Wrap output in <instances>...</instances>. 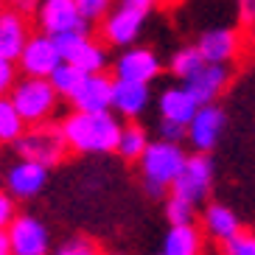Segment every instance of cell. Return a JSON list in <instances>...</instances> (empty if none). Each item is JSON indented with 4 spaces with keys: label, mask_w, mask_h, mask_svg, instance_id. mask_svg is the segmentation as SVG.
<instances>
[{
    "label": "cell",
    "mask_w": 255,
    "mask_h": 255,
    "mask_svg": "<svg viewBox=\"0 0 255 255\" xmlns=\"http://www.w3.org/2000/svg\"><path fill=\"white\" fill-rule=\"evenodd\" d=\"M31 37V23L20 8H3L0 11V56L17 62L20 51Z\"/></svg>",
    "instance_id": "cell-15"
},
{
    "label": "cell",
    "mask_w": 255,
    "mask_h": 255,
    "mask_svg": "<svg viewBox=\"0 0 255 255\" xmlns=\"http://www.w3.org/2000/svg\"><path fill=\"white\" fill-rule=\"evenodd\" d=\"M222 244H225L222 255H255V236L253 233L239 230L236 236H230V239L222 241Z\"/></svg>",
    "instance_id": "cell-27"
},
{
    "label": "cell",
    "mask_w": 255,
    "mask_h": 255,
    "mask_svg": "<svg viewBox=\"0 0 255 255\" xmlns=\"http://www.w3.org/2000/svg\"><path fill=\"white\" fill-rule=\"evenodd\" d=\"M17 154L25 160H37L42 165H56L65 151H68V143L62 137L59 127H51V124H37V127H25V132L14 140Z\"/></svg>",
    "instance_id": "cell-5"
},
{
    "label": "cell",
    "mask_w": 255,
    "mask_h": 255,
    "mask_svg": "<svg viewBox=\"0 0 255 255\" xmlns=\"http://www.w3.org/2000/svg\"><path fill=\"white\" fill-rule=\"evenodd\" d=\"M165 219H168V225H194L196 205L168 194V199H165Z\"/></svg>",
    "instance_id": "cell-26"
},
{
    "label": "cell",
    "mask_w": 255,
    "mask_h": 255,
    "mask_svg": "<svg viewBox=\"0 0 255 255\" xmlns=\"http://www.w3.org/2000/svg\"><path fill=\"white\" fill-rule=\"evenodd\" d=\"M48 182V165L37 163V160L20 157L17 163L8 165L6 171V191L14 199H31L37 196Z\"/></svg>",
    "instance_id": "cell-13"
},
{
    "label": "cell",
    "mask_w": 255,
    "mask_h": 255,
    "mask_svg": "<svg viewBox=\"0 0 255 255\" xmlns=\"http://www.w3.org/2000/svg\"><path fill=\"white\" fill-rule=\"evenodd\" d=\"M59 65H62V51L56 45V39L51 34H42V31L31 34L25 48L17 56V70L23 76H42V79H48Z\"/></svg>",
    "instance_id": "cell-7"
},
{
    "label": "cell",
    "mask_w": 255,
    "mask_h": 255,
    "mask_svg": "<svg viewBox=\"0 0 255 255\" xmlns=\"http://www.w3.org/2000/svg\"><path fill=\"white\" fill-rule=\"evenodd\" d=\"M239 3V17L247 28H255V0H236Z\"/></svg>",
    "instance_id": "cell-33"
},
{
    "label": "cell",
    "mask_w": 255,
    "mask_h": 255,
    "mask_svg": "<svg viewBox=\"0 0 255 255\" xmlns=\"http://www.w3.org/2000/svg\"><path fill=\"white\" fill-rule=\"evenodd\" d=\"M53 255H101V250H98V244L96 241H90V239H70V241H65L59 250Z\"/></svg>",
    "instance_id": "cell-29"
},
{
    "label": "cell",
    "mask_w": 255,
    "mask_h": 255,
    "mask_svg": "<svg viewBox=\"0 0 255 255\" xmlns=\"http://www.w3.org/2000/svg\"><path fill=\"white\" fill-rule=\"evenodd\" d=\"M163 70V62L151 48L143 45H129L124 48L118 59H115V76L118 79H129V82H143L151 84Z\"/></svg>",
    "instance_id": "cell-11"
},
{
    "label": "cell",
    "mask_w": 255,
    "mask_h": 255,
    "mask_svg": "<svg viewBox=\"0 0 255 255\" xmlns=\"http://www.w3.org/2000/svg\"><path fill=\"white\" fill-rule=\"evenodd\" d=\"M222 132H225V113L210 101V104H199L194 118L188 121V137L185 140L194 146V151H205V154H208V151L219 143Z\"/></svg>",
    "instance_id": "cell-12"
},
{
    "label": "cell",
    "mask_w": 255,
    "mask_h": 255,
    "mask_svg": "<svg viewBox=\"0 0 255 255\" xmlns=\"http://www.w3.org/2000/svg\"><path fill=\"white\" fill-rule=\"evenodd\" d=\"M25 124L23 115L17 113V107L11 104L8 96H0V143H14L17 137L25 132Z\"/></svg>",
    "instance_id": "cell-24"
},
{
    "label": "cell",
    "mask_w": 255,
    "mask_h": 255,
    "mask_svg": "<svg viewBox=\"0 0 255 255\" xmlns=\"http://www.w3.org/2000/svg\"><path fill=\"white\" fill-rule=\"evenodd\" d=\"M151 101L149 84L129 82V79H115L113 87V113L124 121H137Z\"/></svg>",
    "instance_id": "cell-17"
},
{
    "label": "cell",
    "mask_w": 255,
    "mask_h": 255,
    "mask_svg": "<svg viewBox=\"0 0 255 255\" xmlns=\"http://www.w3.org/2000/svg\"><path fill=\"white\" fill-rule=\"evenodd\" d=\"M113 87H115V79H110L104 70L87 73L82 87H79L76 96L70 98V104H73V110H84V113L113 110Z\"/></svg>",
    "instance_id": "cell-14"
},
{
    "label": "cell",
    "mask_w": 255,
    "mask_h": 255,
    "mask_svg": "<svg viewBox=\"0 0 255 255\" xmlns=\"http://www.w3.org/2000/svg\"><path fill=\"white\" fill-rule=\"evenodd\" d=\"M3 8H6V0H0V11H3Z\"/></svg>",
    "instance_id": "cell-37"
},
{
    "label": "cell",
    "mask_w": 255,
    "mask_h": 255,
    "mask_svg": "<svg viewBox=\"0 0 255 255\" xmlns=\"http://www.w3.org/2000/svg\"><path fill=\"white\" fill-rule=\"evenodd\" d=\"M17 216V205H14V196L8 191H0V230H6Z\"/></svg>",
    "instance_id": "cell-32"
},
{
    "label": "cell",
    "mask_w": 255,
    "mask_h": 255,
    "mask_svg": "<svg viewBox=\"0 0 255 255\" xmlns=\"http://www.w3.org/2000/svg\"><path fill=\"white\" fill-rule=\"evenodd\" d=\"M48 79H51L53 90L59 93V98H68V101H70V98L76 96V90L82 87V82L87 79V70H82L79 65H73V62L62 59V65L53 70Z\"/></svg>",
    "instance_id": "cell-23"
},
{
    "label": "cell",
    "mask_w": 255,
    "mask_h": 255,
    "mask_svg": "<svg viewBox=\"0 0 255 255\" xmlns=\"http://www.w3.org/2000/svg\"><path fill=\"white\" fill-rule=\"evenodd\" d=\"M210 185H213V163H210V157L205 151H196L194 157L185 160V165L177 174V180L171 182V191L168 194L199 205L208 196Z\"/></svg>",
    "instance_id": "cell-8"
},
{
    "label": "cell",
    "mask_w": 255,
    "mask_h": 255,
    "mask_svg": "<svg viewBox=\"0 0 255 255\" xmlns=\"http://www.w3.org/2000/svg\"><path fill=\"white\" fill-rule=\"evenodd\" d=\"M132 3H137V6H143V8H146V11H149V8L160 6V3H163V0H132Z\"/></svg>",
    "instance_id": "cell-36"
},
{
    "label": "cell",
    "mask_w": 255,
    "mask_h": 255,
    "mask_svg": "<svg viewBox=\"0 0 255 255\" xmlns=\"http://www.w3.org/2000/svg\"><path fill=\"white\" fill-rule=\"evenodd\" d=\"M121 127L124 124L113 110H98V113L73 110L59 124L68 151H76V154H110V151H115Z\"/></svg>",
    "instance_id": "cell-1"
},
{
    "label": "cell",
    "mask_w": 255,
    "mask_h": 255,
    "mask_svg": "<svg viewBox=\"0 0 255 255\" xmlns=\"http://www.w3.org/2000/svg\"><path fill=\"white\" fill-rule=\"evenodd\" d=\"M157 110H160V118L188 124V121L194 118V113L199 110V101L191 96V90H188L185 84H171V87H165L160 93Z\"/></svg>",
    "instance_id": "cell-19"
},
{
    "label": "cell",
    "mask_w": 255,
    "mask_h": 255,
    "mask_svg": "<svg viewBox=\"0 0 255 255\" xmlns=\"http://www.w3.org/2000/svg\"><path fill=\"white\" fill-rule=\"evenodd\" d=\"M14 6L20 8V11H28V8L37 6V0H14Z\"/></svg>",
    "instance_id": "cell-35"
},
{
    "label": "cell",
    "mask_w": 255,
    "mask_h": 255,
    "mask_svg": "<svg viewBox=\"0 0 255 255\" xmlns=\"http://www.w3.org/2000/svg\"><path fill=\"white\" fill-rule=\"evenodd\" d=\"M8 98H11V104L17 107V113L23 115L28 127L48 124L56 115V107H59V93L53 90L51 79H42V76L17 79Z\"/></svg>",
    "instance_id": "cell-3"
},
{
    "label": "cell",
    "mask_w": 255,
    "mask_h": 255,
    "mask_svg": "<svg viewBox=\"0 0 255 255\" xmlns=\"http://www.w3.org/2000/svg\"><path fill=\"white\" fill-rule=\"evenodd\" d=\"M79 11L84 14L87 23H101L107 17V11L115 6V0H76Z\"/></svg>",
    "instance_id": "cell-28"
},
{
    "label": "cell",
    "mask_w": 255,
    "mask_h": 255,
    "mask_svg": "<svg viewBox=\"0 0 255 255\" xmlns=\"http://www.w3.org/2000/svg\"><path fill=\"white\" fill-rule=\"evenodd\" d=\"M53 39H56L65 62H73L87 73H98V70L107 68L104 42L93 39L87 31H70V34H62V37H53Z\"/></svg>",
    "instance_id": "cell-9"
},
{
    "label": "cell",
    "mask_w": 255,
    "mask_h": 255,
    "mask_svg": "<svg viewBox=\"0 0 255 255\" xmlns=\"http://www.w3.org/2000/svg\"><path fill=\"white\" fill-rule=\"evenodd\" d=\"M188 154L182 149V143L171 140H149L146 151L140 154V174H143V188L149 196H165L171 191V182L177 180V174L182 171Z\"/></svg>",
    "instance_id": "cell-2"
},
{
    "label": "cell",
    "mask_w": 255,
    "mask_h": 255,
    "mask_svg": "<svg viewBox=\"0 0 255 255\" xmlns=\"http://www.w3.org/2000/svg\"><path fill=\"white\" fill-rule=\"evenodd\" d=\"M157 132H160V137H163V140L182 143V140L188 137V124H180V121H168V118H160Z\"/></svg>",
    "instance_id": "cell-30"
},
{
    "label": "cell",
    "mask_w": 255,
    "mask_h": 255,
    "mask_svg": "<svg viewBox=\"0 0 255 255\" xmlns=\"http://www.w3.org/2000/svg\"><path fill=\"white\" fill-rule=\"evenodd\" d=\"M149 146V132L137 124V121H127L124 127H121V137H118V154L121 160H127V163H137L140 154L146 151Z\"/></svg>",
    "instance_id": "cell-22"
},
{
    "label": "cell",
    "mask_w": 255,
    "mask_h": 255,
    "mask_svg": "<svg viewBox=\"0 0 255 255\" xmlns=\"http://www.w3.org/2000/svg\"><path fill=\"white\" fill-rule=\"evenodd\" d=\"M205 239L194 225H171L163 239V255H202Z\"/></svg>",
    "instance_id": "cell-20"
},
{
    "label": "cell",
    "mask_w": 255,
    "mask_h": 255,
    "mask_svg": "<svg viewBox=\"0 0 255 255\" xmlns=\"http://www.w3.org/2000/svg\"><path fill=\"white\" fill-rule=\"evenodd\" d=\"M146 14L149 11L143 6H137L132 0H121L118 6H113L101 20V39L113 48L135 45L143 31V23H146Z\"/></svg>",
    "instance_id": "cell-4"
},
{
    "label": "cell",
    "mask_w": 255,
    "mask_h": 255,
    "mask_svg": "<svg viewBox=\"0 0 255 255\" xmlns=\"http://www.w3.org/2000/svg\"><path fill=\"white\" fill-rule=\"evenodd\" d=\"M205 65L202 53H199V48L196 45H188V48H180V51L171 56V62H168V70H171L177 79H182L185 82L188 76H194L196 70Z\"/></svg>",
    "instance_id": "cell-25"
},
{
    "label": "cell",
    "mask_w": 255,
    "mask_h": 255,
    "mask_svg": "<svg viewBox=\"0 0 255 255\" xmlns=\"http://www.w3.org/2000/svg\"><path fill=\"white\" fill-rule=\"evenodd\" d=\"M34 17H37V28L42 34H51V37L90 28V23L84 20V14L76 6V0H37Z\"/></svg>",
    "instance_id": "cell-6"
},
{
    "label": "cell",
    "mask_w": 255,
    "mask_h": 255,
    "mask_svg": "<svg viewBox=\"0 0 255 255\" xmlns=\"http://www.w3.org/2000/svg\"><path fill=\"white\" fill-rule=\"evenodd\" d=\"M17 82V62L0 56V96H8Z\"/></svg>",
    "instance_id": "cell-31"
},
{
    "label": "cell",
    "mask_w": 255,
    "mask_h": 255,
    "mask_svg": "<svg viewBox=\"0 0 255 255\" xmlns=\"http://www.w3.org/2000/svg\"><path fill=\"white\" fill-rule=\"evenodd\" d=\"M0 255H11V244H8V233L0 230Z\"/></svg>",
    "instance_id": "cell-34"
},
{
    "label": "cell",
    "mask_w": 255,
    "mask_h": 255,
    "mask_svg": "<svg viewBox=\"0 0 255 255\" xmlns=\"http://www.w3.org/2000/svg\"><path fill=\"white\" fill-rule=\"evenodd\" d=\"M191 90V96L199 101V104H210L219 93L230 84V65H222V62H205L202 68L196 70L194 76H188L182 82Z\"/></svg>",
    "instance_id": "cell-16"
},
{
    "label": "cell",
    "mask_w": 255,
    "mask_h": 255,
    "mask_svg": "<svg viewBox=\"0 0 255 255\" xmlns=\"http://www.w3.org/2000/svg\"><path fill=\"white\" fill-rule=\"evenodd\" d=\"M202 227L210 239L227 241L230 236H236V233L241 230V222L227 205H208L205 213H202Z\"/></svg>",
    "instance_id": "cell-21"
},
{
    "label": "cell",
    "mask_w": 255,
    "mask_h": 255,
    "mask_svg": "<svg viewBox=\"0 0 255 255\" xmlns=\"http://www.w3.org/2000/svg\"><path fill=\"white\" fill-rule=\"evenodd\" d=\"M160 255H163V253H160Z\"/></svg>",
    "instance_id": "cell-38"
},
{
    "label": "cell",
    "mask_w": 255,
    "mask_h": 255,
    "mask_svg": "<svg viewBox=\"0 0 255 255\" xmlns=\"http://www.w3.org/2000/svg\"><path fill=\"white\" fill-rule=\"evenodd\" d=\"M196 48H199L205 62L230 65L241 51V37L236 28H210L196 39Z\"/></svg>",
    "instance_id": "cell-18"
},
{
    "label": "cell",
    "mask_w": 255,
    "mask_h": 255,
    "mask_svg": "<svg viewBox=\"0 0 255 255\" xmlns=\"http://www.w3.org/2000/svg\"><path fill=\"white\" fill-rule=\"evenodd\" d=\"M11 255H51V233L34 216H14L6 227Z\"/></svg>",
    "instance_id": "cell-10"
}]
</instances>
